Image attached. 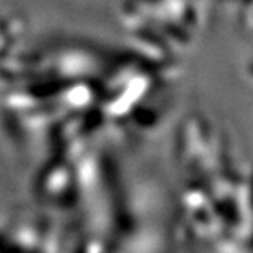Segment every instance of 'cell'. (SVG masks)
I'll list each match as a JSON object with an SVG mask.
<instances>
[{"mask_svg":"<svg viewBox=\"0 0 253 253\" xmlns=\"http://www.w3.org/2000/svg\"><path fill=\"white\" fill-rule=\"evenodd\" d=\"M247 74H249V77L253 80V63H252V64H249V67H247Z\"/></svg>","mask_w":253,"mask_h":253,"instance_id":"obj_1","label":"cell"}]
</instances>
